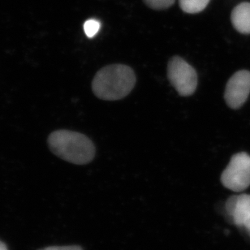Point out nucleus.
Returning a JSON list of instances; mask_svg holds the SVG:
<instances>
[{"label":"nucleus","instance_id":"obj_1","mask_svg":"<svg viewBox=\"0 0 250 250\" xmlns=\"http://www.w3.org/2000/svg\"><path fill=\"white\" fill-rule=\"evenodd\" d=\"M136 77L131 67L112 64L99 70L92 82V89L99 99L116 101L127 96L134 87Z\"/></svg>","mask_w":250,"mask_h":250},{"label":"nucleus","instance_id":"obj_2","mask_svg":"<svg viewBox=\"0 0 250 250\" xmlns=\"http://www.w3.org/2000/svg\"><path fill=\"white\" fill-rule=\"evenodd\" d=\"M49 148L56 156L77 165L89 164L94 159L95 147L84 134L70 130H56L49 136Z\"/></svg>","mask_w":250,"mask_h":250},{"label":"nucleus","instance_id":"obj_3","mask_svg":"<svg viewBox=\"0 0 250 250\" xmlns=\"http://www.w3.org/2000/svg\"><path fill=\"white\" fill-rule=\"evenodd\" d=\"M221 182L234 192L247 189L250 186V155L245 152L233 155L222 173Z\"/></svg>","mask_w":250,"mask_h":250},{"label":"nucleus","instance_id":"obj_4","mask_svg":"<svg viewBox=\"0 0 250 250\" xmlns=\"http://www.w3.org/2000/svg\"><path fill=\"white\" fill-rule=\"evenodd\" d=\"M167 76L172 86L181 96H190L197 89V72L179 56H175L169 61Z\"/></svg>","mask_w":250,"mask_h":250},{"label":"nucleus","instance_id":"obj_5","mask_svg":"<svg viewBox=\"0 0 250 250\" xmlns=\"http://www.w3.org/2000/svg\"><path fill=\"white\" fill-rule=\"evenodd\" d=\"M250 93V72L241 70L229 79L224 99L229 107L238 109L243 106Z\"/></svg>","mask_w":250,"mask_h":250},{"label":"nucleus","instance_id":"obj_6","mask_svg":"<svg viewBox=\"0 0 250 250\" xmlns=\"http://www.w3.org/2000/svg\"><path fill=\"white\" fill-rule=\"evenodd\" d=\"M226 211L236 226L244 227L250 218V195L231 196L227 200Z\"/></svg>","mask_w":250,"mask_h":250},{"label":"nucleus","instance_id":"obj_7","mask_svg":"<svg viewBox=\"0 0 250 250\" xmlns=\"http://www.w3.org/2000/svg\"><path fill=\"white\" fill-rule=\"evenodd\" d=\"M231 21L236 31L250 34V2H241L231 12Z\"/></svg>","mask_w":250,"mask_h":250},{"label":"nucleus","instance_id":"obj_8","mask_svg":"<svg viewBox=\"0 0 250 250\" xmlns=\"http://www.w3.org/2000/svg\"><path fill=\"white\" fill-rule=\"evenodd\" d=\"M210 0H179V4L183 12L195 14L202 12L209 4Z\"/></svg>","mask_w":250,"mask_h":250},{"label":"nucleus","instance_id":"obj_9","mask_svg":"<svg viewBox=\"0 0 250 250\" xmlns=\"http://www.w3.org/2000/svg\"><path fill=\"white\" fill-rule=\"evenodd\" d=\"M84 34L89 39H92L96 36L101 28V23L95 19H89L84 22Z\"/></svg>","mask_w":250,"mask_h":250},{"label":"nucleus","instance_id":"obj_10","mask_svg":"<svg viewBox=\"0 0 250 250\" xmlns=\"http://www.w3.org/2000/svg\"><path fill=\"white\" fill-rule=\"evenodd\" d=\"M145 3L154 10H164L171 7L176 0H143Z\"/></svg>","mask_w":250,"mask_h":250},{"label":"nucleus","instance_id":"obj_11","mask_svg":"<svg viewBox=\"0 0 250 250\" xmlns=\"http://www.w3.org/2000/svg\"><path fill=\"white\" fill-rule=\"evenodd\" d=\"M41 250H83L80 246H53Z\"/></svg>","mask_w":250,"mask_h":250},{"label":"nucleus","instance_id":"obj_12","mask_svg":"<svg viewBox=\"0 0 250 250\" xmlns=\"http://www.w3.org/2000/svg\"><path fill=\"white\" fill-rule=\"evenodd\" d=\"M243 228L246 229V231L248 232L249 235L250 236V218L249 219L248 221L246 222V224L244 225Z\"/></svg>","mask_w":250,"mask_h":250},{"label":"nucleus","instance_id":"obj_13","mask_svg":"<svg viewBox=\"0 0 250 250\" xmlns=\"http://www.w3.org/2000/svg\"><path fill=\"white\" fill-rule=\"evenodd\" d=\"M0 250H7L6 246H5L4 244L2 243L1 241H0Z\"/></svg>","mask_w":250,"mask_h":250}]
</instances>
